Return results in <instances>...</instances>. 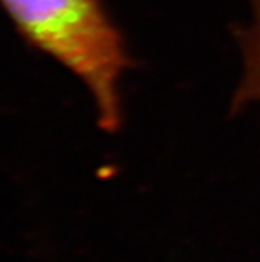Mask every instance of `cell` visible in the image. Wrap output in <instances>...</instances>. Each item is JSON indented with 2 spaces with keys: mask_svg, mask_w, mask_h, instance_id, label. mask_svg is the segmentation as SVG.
Returning <instances> with one entry per match:
<instances>
[{
  "mask_svg": "<svg viewBox=\"0 0 260 262\" xmlns=\"http://www.w3.org/2000/svg\"><path fill=\"white\" fill-rule=\"evenodd\" d=\"M22 36L79 77L96 104L99 126L123 124L121 79L130 58L101 0H0Z\"/></svg>",
  "mask_w": 260,
  "mask_h": 262,
  "instance_id": "cell-1",
  "label": "cell"
},
{
  "mask_svg": "<svg viewBox=\"0 0 260 262\" xmlns=\"http://www.w3.org/2000/svg\"><path fill=\"white\" fill-rule=\"evenodd\" d=\"M252 17L246 29L239 32L243 54V76L233 98L235 107L260 104V0H249Z\"/></svg>",
  "mask_w": 260,
  "mask_h": 262,
  "instance_id": "cell-2",
  "label": "cell"
}]
</instances>
